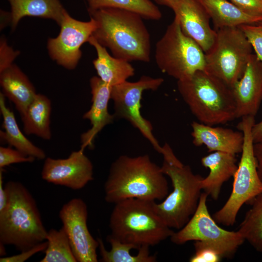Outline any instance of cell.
Masks as SVG:
<instances>
[{"label":"cell","instance_id":"obj_8","mask_svg":"<svg viewBox=\"0 0 262 262\" xmlns=\"http://www.w3.org/2000/svg\"><path fill=\"white\" fill-rule=\"evenodd\" d=\"M155 57L159 68L177 81L188 79L205 69V52L184 33L175 17L157 42Z\"/></svg>","mask_w":262,"mask_h":262},{"label":"cell","instance_id":"obj_21","mask_svg":"<svg viewBox=\"0 0 262 262\" xmlns=\"http://www.w3.org/2000/svg\"><path fill=\"white\" fill-rule=\"evenodd\" d=\"M212 21L214 30L239 27L262 21V15L243 11L228 0H198Z\"/></svg>","mask_w":262,"mask_h":262},{"label":"cell","instance_id":"obj_26","mask_svg":"<svg viewBox=\"0 0 262 262\" xmlns=\"http://www.w3.org/2000/svg\"><path fill=\"white\" fill-rule=\"evenodd\" d=\"M101 258L103 262H155V255H151L149 247L144 246L138 249L134 245L123 243L111 235L107 237V241L111 245V249L107 250L100 238L97 239Z\"/></svg>","mask_w":262,"mask_h":262},{"label":"cell","instance_id":"obj_23","mask_svg":"<svg viewBox=\"0 0 262 262\" xmlns=\"http://www.w3.org/2000/svg\"><path fill=\"white\" fill-rule=\"evenodd\" d=\"M5 97L0 93V111L3 118L2 128L0 137L2 141L13 147L26 155L35 159L46 158L44 151L34 145L20 130L14 113L6 105Z\"/></svg>","mask_w":262,"mask_h":262},{"label":"cell","instance_id":"obj_5","mask_svg":"<svg viewBox=\"0 0 262 262\" xmlns=\"http://www.w3.org/2000/svg\"><path fill=\"white\" fill-rule=\"evenodd\" d=\"M162 147L161 169L170 179L173 190L162 202H155V208L169 228L179 230L188 222L197 207L203 177L194 174L190 166L183 164L168 144Z\"/></svg>","mask_w":262,"mask_h":262},{"label":"cell","instance_id":"obj_14","mask_svg":"<svg viewBox=\"0 0 262 262\" xmlns=\"http://www.w3.org/2000/svg\"><path fill=\"white\" fill-rule=\"evenodd\" d=\"M84 150L81 148L72 151L65 159L46 158L41 173L42 179L74 190L83 188L93 180V165Z\"/></svg>","mask_w":262,"mask_h":262},{"label":"cell","instance_id":"obj_3","mask_svg":"<svg viewBox=\"0 0 262 262\" xmlns=\"http://www.w3.org/2000/svg\"><path fill=\"white\" fill-rule=\"evenodd\" d=\"M4 186L8 200L0 212V243L22 251L46 241L48 231L30 191L18 181H9Z\"/></svg>","mask_w":262,"mask_h":262},{"label":"cell","instance_id":"obj_35","mask_svg":"<svg viewBox=\"0 0 262 262\" xmlns=\"http://www.w3.org/2000/svg\"><path fill=\"white\" fill-rule=\"evenodd\" d=\"M243 11L253 15H262V0H230Z\"/></svg>","mask_w":262,"mask_h":262},{"label":"cell","instance_id":"obj_32","mask_svg":"<svg viewBox=\"0 0 262 262\" xmlns=\"http://www.w3.org/2000/svg\"><path fill=\"white\" fill-rule=\"evenodd\" d=\"M195 253L190 259L191 262H218L222 258L214 249L195 241Z\"/></svg>","mask_w":262,"mask_h":262},{"label":"cell","instance_id":"obj_37","mask_svg":"<svg viewBox=\"0 0 262 262\" xmlns=\"http://www.w3.org/2000/svg\"><path fill=\"white\" fill-rule=\"evenodd\" d=\"M254 153L256 160L258 172L262 181V143L254 144Z\"/></svg>","mask_w":262,"mask_h":262},{"label":"cell","instance_id":"obj_17","mask_svg":"<svg viewBox=\"0 0 262 262\" xmlns=\"http://www.w3.org/2000/svg\"><path fill=\"white\" fill-rule=\"evenodd\" d=\"M92 94V105L83 115V118L90 121L91 127L81 136V148H92L98 134L115 118L108 111V103L111 99L112 86L104 82L98 76H93L90 80Z\"/></svg>","mask_w":262,"mask_h":262},{"label":"cell","instance_id":"obj_16","mask_svg":"<svg viewBox=\"0 0 262 262\" xmlns=\"http://www.w3.org/2000/svg\"><path fill=\"white\" fill-rule=\"evenodd\" d=\"M172 10L184 33L205 53L208 51L216 32L211 26L210 18L198 0H179Z\"/></svg>","mask_w":262,"mask_h":262},{"label":"cell","instance_id":"obj_10","mask_svg":"<svg viewBox=\"0 0 262 262\" xmlns=\"http://www.w3.org/2000/svg\"><path fill=\"white\" fill-rule=\"evenodd\" d=\"M208 195L201 193L197 207L188 222L170 237L177 245L198 241L216 250L222 258L232 257L245 241L238 231H229L220 227L208 210Z\"/></svg>","mask_w":262,"mask_h":262},{"label":"cell","instance_id":"obj_40","mask_svg":"<svg viewBox=\"0 0 262 262\" xmlns=\"http://www.w3.org/2000/svg\"><path fill=\"white\" fill-rule=\"evenodd\" d=\"M160 5L165 6L173 9L179 0H155Z\"/></svg>","mask_w":262,"mask_h":262},{"label":"cell","instance_id":"obj_7","mask_svg":"<svg viewBox=\"0 0 262 262\" xmlns=\"http://www.w3.org/2000/svg\"><path fill=\"white\" fill-rule=\"evenodd\" d=\"M242 118L238 128L243 133L244 142L240 161L233 177L232 190L224 206L213 215L217 223L226 226H233L242 206L262 193V181L258 172L251 133L254 116Z\"/></svg>","mask_w":262,"mask_h":262},{"label":"cell","instance_id":"obj_20","mask_svg":"<svg viewBox=\"0 0 262 262\" xmlns=\"http://www.w3.org/2000/svg\"><path fill=\"white\" fill-rule=\"evenodd\" d=\"M0 84L5 97L15 104L22 116L37 94L33 84L13 64L0 72Z\"/></svg>","mask_w":262,"mask_h":262},{"label":"cell","instance_id":"obj_6","mask_svg":"<svg viewBox=\"0 0 262 262\" xmlns=\"http://www.w3.org/2000/svg\"><path fill=\"white\" fill-rule=\"evenodd\" d=\"M178 91L190 111L201 123L213 126L236 118L235 100L230 87L201 70L178 81Z\"/></svg>","mask_w":262,"mask_h":262},{"label":"cell","instance_id":"obj_2","mask_svg":"<svg viewBox=\"0 0 262 262\" xmlns=\"http://www.w3.org/2000/svg\"><path fill=\"white\" fill-rule=\"evenodd\" d=\"M104 188L105 201L114 204L128 198L163 200L169 194L161 167L147 154L119 156L111 165Z\"/></svg>","mask_w":262,"mask_h":262},{"label":"cell","instance_id":"obj_36","mask_svg":"<svg viewBox=\"0 0 262 262\" xmlns=\"http://www.w3.org/2000/svg\"><path fill=\"white\" fill-rule=\"evenodd\" d=\"M3 168H0V212L5 209L8 200V194L5 186L3 185Z\"/></svg>","mask_w":262,"mask_h":262},{"label":"cell","instance_id":"obj_31","mask_svg":"<svg viewBox=\"0 0 262 262\" xmlns=\"http://www.w3.org/2000/svg\"><path fill=\"white\" fill-rule=\"evenodd\" d=\"M35 159L25 155L20 151L10 147H0V168L10 164L21 163H32Z\"/></svg>","mask_w":262,"mask_h":262},{"label":"cell","instance_id":"obj_1","mask_svg":"<svg viewBox=\"0 0 262 262\" xmlns=\"http://www.w3.org/2000/svg\"><path fill=\"white\" fill-rule=\"evenodd\" d=\"M88 12L96 23L92 36L113 56L129 62L150 61V37L141 16L112 8Z\"/></svg>","mask_w":262,"mask_h":262},{"label":"cell","instance_id":"obj_30","mask_svg":"<svg viewBox=\"0 0 262 262\" xmlns=\"http://www.w3.org/2000/svg\"><path fill=\"white\" fill-rule=\"evenodd\" d=\"M251 45L255 54L262 63V21L238 27Z\"/></svg>","mask_w":262,"mask_h":262},{"label":"cell","instance_id":"obj_15","mask_svg":"<svg viewBox=\"0 0 262 262\" xmlns=\"http://www.w3.org/2000/svg\"><path fill=\"white\" fill-rule=\"evenodd\" d=\"M231 89L236 118L255 116L262 99V63L255 54L250 56L242 76Z\"/></svg>","mask_w":262,"mask_h":262},{"label":"cell","instance_id":"obj_38","mask_svg":"<svg viewBox=\"0 0 262 262\" xmlns=\"http://www.w3.org/2000/svg\"><path fill=\"white\" fill-rule=\"evenodd\" d=\"M251 133L254 144L262 143V120L254 124Z\"/></svg>","mask_w":262,"mask_h":262},{"label":"cell","instance_id":"obj_11","mask_svg":"<svg viewBox=\"0 0 262 262\" xmlns=\"http://www.w3.org/2000/svg\"><path fill=\"white\" fill-rule=\"evenodd\" d=\"M164 80L161 78H154L142 76L135 82L127 81L112 87L111 99L114 104L115 117L129 121L134 127L151 143L159 153L162 152L161 147L152 133L151 123L141 114V100L143 92L147 90H156Z\"/></svg>","mask_w":262,"mask_h":262},{"label":"cell","instance_id":"obj_22","mask_svg":"<svg viewBox=\"0 0 262 262\" xmlns=\"http://www.w3.org/2000/svg\"><path fill=\"white\" fill-rule=\"evenodd\" d=\"M88 42L96 50L97 58L93 64L98 77L104 82L113 87L134 75L135 70L130 62L111 56L92 36Z\"/></svg>","mask_w":262,"mask_h":262},{"label":"cell","instance_id":"obj_4","mask_svg":"<svg viewBox=\"0 0 262 262\" xmlns=\"http://www.w3.org/2000/svg\"><path fill=\"white\" fill-rule=\"evenodd\" d=\"M155 201L128 198L115 204L111 213V235L123 243L153 246L170 237L174 231L161 219Z\"/></svg>","mask_w":262,"mask_h":262},{"label":"cell","instance_id":"obj_33","mask_svg":"<svg viewBox=\"0 0 262 262\" xmlns=\"http://www.w3.org/2000/svg\"><path fill=\"white\" fill-rule=\"evenodd\" d=\"M47 241L40 243L33 247L21 251L18 254L11 256H3L0 258V262H23L32 257L35 254L44 251L47 247Z\"/></svg>","mask_w":262,"mask_h":262},{"label":"cell","instance_id":"obj_28","mask_svg":"<svg viewBox=\"0 0 262 262\" xmlns=\"http://www.w3.org/2000/svg\"><path fill=\"white\" fill-rule=\"evenodd\" d=\"M88 11L101 8H118L131 11L141 16L143 18L159 20L162 13L150 0H86Z\"/></svg>","mask_w":262,"mask_h":262},{"label":"cell","instance_id":"obj_27","mask_svg":"<svg viewBox=\"0 0 262 262\" xmlns=\"http://www.w3.org/2000/svg\"><path fill=\"white\" fill-rule=\"evenodd\" d=\"M251 201L252 206L246 213L238 231L245 241L262 253V193Z\"/></svg>","mask_w":262,"mask_h":262},{"label":"cell","instance_id":"obj_34","mask_svg":"<svg viewBox=\"0 0 262 262\" xmlns=\"http://www.w3.org/2000/svg\"><path fill=\"white\" fill-rule=\"evenodd\" d=\"M19 52L15 51L8 46L5 39H0V72L13 64L15 58L18 55Z\"/></svg>","mask_w":262,"mask_h":262},{"label":"cell","instance_id":"obj_9","mask_svg":"<svg viewBox=\"0 0 262 262\" xmlns=\"http://www.w3.org/2000/svg\"><path fill=\"white\" fill-rule=\"evenodd\" d=\"M215 31L214 42L205 53V71L231 88L242 76L253 49L238 27Z\"/></svg>","mask_w":262,"mask_h":262},{"label":"cell","instance_id":"obj_12","mask_svg":"<svg viewBox=\"0 0 262 262\" xmlns=\"http://www.w3.org/2000/svg\"><path fill=\"white\" fill-rule=\"evenodd\" d=\"M59 26V35L48 39L49 54L58 65L67 69H73L82 56L81 47L92 35L96 23L91 18L89 21L75 19L66 11Z\"/></svg>","mask_w":262,"mask_h":262},{"label":"cell","instance_id":"obj_18","mask_svg":"<svg viewBox=\"0 0 262 262\" xmlns=\"http://www.w3.org/2000/svg\"><path fill=\"white\" fill-rule=\"evenodd\" d=\"M191 126L193 143L196 146L205 145L210 152L221 151L236 155L242 152V131L214 127L196 121L192 122Z\"/></svg>","mask_w":262,"mask_h":262},{"label":"cell","instance_id":"obj_29","mask_svg":"<svg viewBox=\"0 0 262 262\" xmlns=\"http://www.w3.org/2000/svg\"><path fill=\"white\" fill-rule=\"evenodd\" d=\"M48 245L40 262H77L68 236L63 227L48 231Z\"/></svg>","mask_w":262,"mask_h":262},{"label":"cell","instance_id":"obj_19","mask_svg":"<svg viewBox=\"0 0 262 262\" xmlns=\"http://www.w3.org/2000/svg\"><path fill=\"white\" fill-rule=\"evenodd\" d=\"M235 154L215 151L202 157V165L210 170L208 175L200 182L201 189L216 200L224 182L233 177L237 169Z\"/></svg>","mask_w":262,"mask_h":262},{"label":"cell","instance_id":"obj_39","mask_svg":"<svg viewBox=\"0 0 262 262\" xmlns=\"http://www.w3.org/2000/svg\"><path fill=\"white\" fill-rule=\"evenodd\" d=\"M1 24L0 29L3 28L9 22L11 24L12 16L11 12L8 13L2 10H0Z\"/></svg>","mask_w":262,"mask_h":262},{"label":"cell","instance_id":"obj_25","mask_svg":"<svg viewBox=\"0 0 262 262\" xmlns=\"http://www.w3.org/2000/svg\"><path fill=\"white\" fill-rule=\"evenodd\" d=\"M51 110L50 99L44 95L37 94L25 113L21 116L25 133L35 135L44 140H49L51 137Z\"/></svg>","mask_w":262,"mask_h":262},{"label":"cell","instance_id":"obj_24","mask_svg":"<svg viewBox=\"0 0 262 262\" xmlns=\"http://www.w3.org/2000/svg\"><path fill=\"white\" fill-rule=\"evenodd\" d=\"M11 6V26L14 30L26 16L52 19L60 25L66 12L60 0H7Z\"/></svg>","mask_w":262,"mask_h":262},{"label":"cell","instance_id":"obj_13","mask_svg":"<svg viewBox=\"0 0 262 262\" xmlns=\"http://www.w3.org/2000/svg\"><path fill=\"white\" fill-rule=\"evenodd\" d=\"M77 262H97L99 243L87 226V206L81 198L65 203L59 213Z\"/></svg>","mask_w":262,"mask_h":262}]
</instances>
